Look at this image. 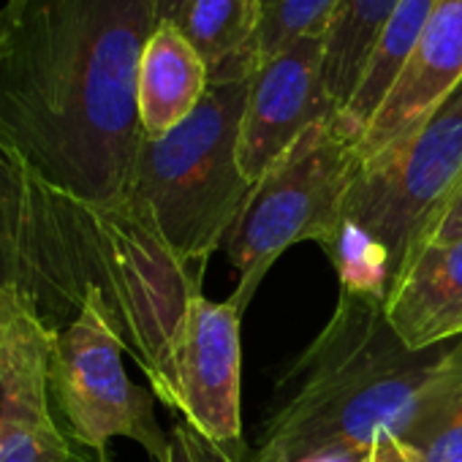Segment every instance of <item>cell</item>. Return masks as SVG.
I'll use <instances>...</instances> for the list:
<instances>
[{"label":"cell","mask_w":462,"mask_h":462,"mask_svg":"<svg viewBox=\"0 0 462 462\" xmlns=\"http://www.w3.org/2000/svg\"><path fill=\"white\" fill-rule=\"evenodd\" d=\"M155 0H6L0 9V147L52 188L123 204L139 144L142 52Z\"/></svg>","instance_id":"6da1fadb"},{"label":"cell","mask_w":462,"mask_h":462,"mask_svg":"<svg viewBox=\"0 0 462 462\" xmlns=\"http://www.w3.org/2000/svg\"><path fill=\"white\" fill-rule=\"evenodd\" d=\"M201 273L185 267L131 201L88 204L0 147V310L20 308L52 335L93 305L155 400Z\"/></svg>","instance_id":"7a4b0ae2"},{"label":"cell","mask_w":462,"mask_h":462,"mask_svg":"<svg viewBox=\"0 0 462 462\" xmlns=\"http://www.w3.org/2000/svg\"><path fill=\"white\" fill-rule=\"evenodd\" d=\"M451 343L413 351L383 300L340 291L324 329L281 375L248 462H297L335 443L370 448L381 430L400 438Z\"/></svg>","instance_id":"3957f363"},{"label":"cell","mask_w":462,"mask_h":462,"mask_svg":"<svg viewBox=\"0 0 462 462\" xmlns=\"http://www.w3.org/2000/svg\"><path fill=\"white\" fill-rule=\"evenodd\" d=\"M251 79L209 85L199 106L163 136H144L128 199L147 215L169 251L204 273L226 245L254 185L240 166V125Z\"/></svg>","instance_id":"277c9868"},{"label":"cell","mask_w":462,"mask_h":462,"mask_svg":"<svg viewBox=\"0 0 462 462\" xmlns=\"http://www.w3.org/2000/svg\"><path fill=\"white\" fill-rule=\"evenodd\" d=\"M359 169L356 144L327 117L313 123L254 185L223 245L237 273L228 302L240 313H245L281 254L297 243H319L329 254Z\"/></svg>","instance_id":"5b68a950"},{"label":"cell","mask_w":462,"mask_h":462,"mask_svg":"<svg viewBox=\"0 0 462 462\" xmlns=\"http://www.w3.org/2000/svg\"><path fill=\"white\" fill-rule=\"evenodd\" d=\"M459 182L462 82L408 136L362 163L343 220L362 226L383 245L394 283Z\"/></svg>","instance_id":"8992f818"},{"label":"cell","mask_w":462,"mask_h":462,"mask_svg":"<svg viewBox=\"0 0 462 462\" xmlns=\"http://www.w3.org/2000/svg\"><path fill=\"white\" fill-rule=\"evenodd\" d=\"M123 343L106 319L85 305L82 316L52 337L50 394L69 440L104 462L115 438L136 440L158 462L169 435L155 421L152 389L136 386L123 367Z\"/></svg>","instance_id":"52a82bcc"},{"label":"cell","mask_w":462,"mask_h":462,"mask_svg":"<svg viewBox=\"0 0 462 462\" xmlns=\"http://www.w3.org/2000/svg\"><path fill=\"white\" fill-rule=\"evenodd\" d=\"M243 313L228 300L212 302L199 294L185 316L169 359L161 402L180 413L204 438L243 443Z\"/></svg>","instance_id":"ba28073f"},{"label":"cell","mask_w":462,"mask_h":462,"mask_svg":"<svg viewBox=\"0 0 462 462\" xmlns=\"http://www.w3.org/2000/svg\"><path fill=\"white\" fill-rule=\"evenodd\" d=\"M52 337L25 310H0V462H93L69 440L52 408Z\"/></svg>","instance_id":"9c48e42d"},{"label":"cell","mask_w":462,"mask_h":462,"mask_svg":"<svg viewBox=\"0 0 462 462\" xmlns=\"http://www.w3.org/2000/svg\"><path fill=\"white\" fill-rule=\"evenodd\" d=\"M324 36L294 42L259 60L240 125V166L256 185L319 120L335 117L324 90Z\"/></svg>","instance_id":"30bf717a"},{"label":"cell","mask_w":462,"mask_h":462,"mask_svg":"<svg viewBox=\"0 0 462 462\" xmlns=\"http://www.w3.org/2000/svg\"><path fill=\"white\" fill-rule=\"evenodd\" d=\"M459 82L462 0H435L408 66L356 144L362 163L408 136Z\"/></svg>","instance_id":"8fae6325"},{"label":"cell","mask_w":462,"mask_h":462,"mask_svg":"<svg viewBox=\"0 0 462 462\" xmlns=\"http://www.w3.org/2000/svg\"><path fill=\"white\" fill-rule=\"evenodd\" d=\"M383 308L413 351L462 337V240L421 245L389 286Z\"/></svg>","instance_id":"7c38bea8"},{"label":"cell","mask_w":462,"mask_h":462,"mask_svg":"<svg viewBox=\"0 0 462 462\" xmlns=\"http://www.w3.org/2000/svg\"><path fill=\"white\" fill-rule=\"evenodd\" d=\"M209 88L207 66L177 23H158L136 77V106L142 134L155 139L177 128L199 106Z\"/></svg>","instance_id":"4fadbf2b"},{"label":"cell","mask_w":462,"mask_h":462,"mask_svg":"<svg viewBox=\"0 0 462 462\" xmlns=\"http://www.w3.org/2000/svg\"><path fill=\"white\" fill-rule=\"evenodd\" d=\"M177 25L204 60L209 85L254 77L262 0H188Z\"/></svg>","instance_id":"5bb4252c"},{"label":"cell","mask_w":462,"mask_h":462,"mask_svg":"<svg viewBox=\"0 0 462 462\" xmlns=\"http://www.w3.org/2000/svg\"><path fill=\"white\" fill-rule=\"evenodd\" d=\"M432 6H435V0H400L394 14L386 20L354 96L332 117L337 131L348 142L359 144V139L365 136L370 120L375 117L383 98L389 96V90L400 79L402 69L408 66Z\"/></svg>","instance_id":"9a60e30c"},{"label":"cell","mask_w":462,"mask_h":462,"mask_svg":"<svg viewBox=\"0 0 462 462\" xmlns=\"http://www.w3.org/2000/svg\"><path fill=\"white\" fill-rule=\"evenodd\" d=\"M400 0H340L324 33V90L335 115L354 96L370 52Z\"/></svg>","instance_id":"2e32d148"},{"label":"cell","mask_w":462,"mask_h":462,"mask_svg":"<svg viewBox=\"0 0 462 462\" xmlns=\"http://www.w3.org/2000/svg\"><path fill=\"white\" fill-rule=\"evenodd\" d=\"M400 440L419 462H462V337L448 346Z\"/></svg>","instance_id":"e0dca14e"},{"label":"cell","mask_w":462,"mask_h":462,"mask_svg":"<svg viewBox=\"0 0 462 462\" xmlns=\"http://www.w3.org/2000/svg\"><path fill=\"white\" fill-rule=\"evenodd\" d=\"M340 278V291L386 300L392 267L383 245L351 220H343L337 237L327 254Z\"/></svg>","instance_id":"ac0fdd59"},{"label":"cell","mask_w":462,"mask_h":462,"mask_svg":"<svg viewBox=\"0 0 462 462\" xmlns=\"http://www.w3.org/2000/svg\"><path fill=\"white\" fill-rule=\"evenodd\" d=\"M340 0H262L259 60L291 47L294 42L324 36Z\"/></svg>","instance_id":"d6986e66"},{"label":"cell","mask_w":462,"mask_h":462,"mask_svg":"<svg viewBox=\"0 0 462 462\" xmlns=\"http://www.w3.org/2000/svg\"><path fill=\"white\" fill-rule=\"evenodd\" d=\"M251 448L240 446H223L204 438L188 421H177L169 432V446L161 462H248Z\"/></svg>","instance_id":"ffe728a7"},{"label":"cell","mask_w":462,"mask_h":462,"mask_svg":"<svg viewBox=\"0 0 462 462\" xmlns=\"http://www.w3.org/2000/svg\"><path fill=\"white\" fill-rule=\"evenodd\" d=\"M459 240H462V182L457 185V190L451 193V199L446 201V207L440 209V215L430 226V231H427V237H424L421 245H430V243H459Z\"/></svg>","instance_id":"44dd1931"},{"label":"cell","mask_w":462,"mask_h":462,"mask_svg":"<svg viewBox=\"0 0 462 462\" xmlns=\"http://www.w3.org/2000/svg\"><path fill=\"white\" fill-rule=\"evenodd\" d=\"M367 462H419L413 448L402 443L394 432L381 430L370 446V459Z\"/></svg>","instance_id":"7402d4cb"},{"label":"cell","mask_w":462,"mask_h":462,"mask_svg":"<svg viewBox=\"0 0 462 462\" xmlns=\"http://www.w3.org/2000/svg\"><path fill=\"white\" fill-rule=\"evenodd\" d=\"M370 459V448L367 446H354V443H335V446H324L316 448L310 454H305L297 462H367Z\"/></svg>","instance_id":"603a6c76"},{"label":"cell","mask_w":462,"mask_h":462,"mask_svg":"<svg viewBox=\"0 0 462 462\" xmlns=\"http://www.w3.org/2000/svg\"><path fill=\"white\" fill-rule=\"evenodd\" d=\"M188 4V0H155V6H158V20H169V23H177L182 6Z\"/></svg>","instance_id":"cb8c5ba5"},{"label":"cell","mask_w":462,"mask_h":462,"mask_svg":"<svg viewBox=\"0 0 462 462\" xmlns=\"http://www.w3.org/2000/svg\"><path fill=\"white\" fill-rule=\"evenodd\" d=\"M0 405H4V381H0Z\"/></svg>","instance_id":"d4e9b609"},{"label":"cell","mask_w":462,"mask_h":462,"mask_svg":"<svg viewBox=\"0 0 462 462\" xmlns=\"http://www.w3.org/2000/svg\"><path fill=\"white\" fill-rule=\"evenodd\" d=\"M0 52H4V36H0Z\"/></svg>","instance_id":"484cf974"}]
</instances>
